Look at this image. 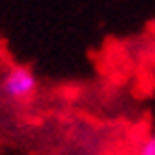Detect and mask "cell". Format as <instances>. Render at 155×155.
<instances>
[{"mask_svg":"<svg viewBox=\"0 0 155 155\" xmlns=\"http://www.w3.org/2000/svg\"><path fill=\"white\" fill-rule=\"evenodd\" d=\"M39 81L28 66H9L0 79V96L7 103H28L37 94Z\"/></svg>","mask_w":155,"mask_h":155,"instance_id":"6da1fadb","label":"cell"},{"mask_svg":"<svg viewBox=\"0 0 155 155\" xmlns=\"http://www.w3.org/2000/svg\"><path fill=\"white\" fill-rule=\"evenodd\" d=\"M129 155H155V131L144 133V136L133 144Z\"/></svg>","mask_w":155,"mask_h":155,"instance_id":"7a4b0ae2","label":"cell"}]
</instances>
